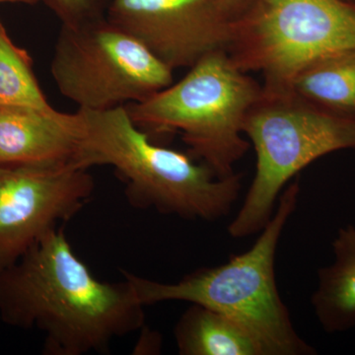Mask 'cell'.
<instances>
[{
  "instance_id": "obj_1",
  "label": "cell",
  "mask_w": 355,
  "mask_h": 355,
  "mask_svg": "<svg viewBox=\"0 0 355 355\" xmlns=\"http://www.w3.org/2000/svg\"><path fill=\"white\" fill-rule=\"evenodd\" d=\"M144 307L128 280L96 279L62 228L0 270V319L43 333L46 355L108 352L144 327Z\"/></svg>"
},
{
  "instance_id": "obj_2",
  "label": "cell",
  "mask_w": 355,
  "mask_h": 355,
  "mask_svg": "<svg viewBox=\"0 0 355 355\" xmlns=\"http://www.w3.org/2000/svg\"><path fill=\"white\" fill-rule=\"evenodd\" d=\"M298 180L280 193L277 211L248 251L227 263L202 268L173 284L123 272L142 305L184 301L219 311L242 324L263 355H312L316 350L298 335L275 279L277 246L287 221L297 207Z\"/></svg>"
},
{
  "instance_id": "obj_3",
  "label": "cell",
  "mask_w": 355,
  "mask_h": 355,
  "mask_svg": "<svg viewBox=\"0 0 355 355\" xmlns=\"http://www.w3.org/2000/svg\"><path fill=\"white\" fill-rule=\"evenodd\" d=\"M85 132L76 161L112 166L130 203L188 220L227 216L241 191V175L220 178L190 156L160 146L135 125L127 108L84 111Z\"/></svg>"
},
{
  "instance_id": "obj_4",
  "label": "cell",
  "mask_w": 355,
  "mask_h": 355,
  "mask_svg": "<svg viewBox=\"0 0 355 355\" xmlns=\"http://www.w3.org/2000/svg\"><path fill=\"white\" fill-rule=\"evenodd\" d=\"M189 69L177 83L125 108L149 135L180 132L191 153L216 176H232L251 146L243 127L261 85L227 51H212Z\"/></svg>"
},
{
  "instance_id": "obj_5",
  "label": "cell",
  "mask_w": 355,
  "mask_h": 355,
  "mask_svg": "<svg viewBox=\"0 0 355 355\" xmlns=\"http://www.w3.org/2000/svg\"><path fill=\"white\" fill-rule=\"evenodd\" d=\"M245 137L257 155L256 175L229 235L261 232L287 183L317 159L355 150V116L318 106L291 88L266 89L248 114Z\"/></svg>"
},
{
  "instance_id": "obj_6",
  "label": "cell",
  "mask_w": 355,
  "mask_h": 355,
  "mask_svg": "<svg viewBox=\"0 0 355 355\" xmlns=\"http://www.w3.org/2000/svg\"><path fill=\"white\" fill-rule=\"evenodd\" d=\"M355 49V4L345 0H259L236 21L229 57L261 72L263 88H289L303 69Z\"/></svg>"
},
{
  "instance_id": "obj_7",
  "label": "cell",
  "mask_w": 355,
  "mask_h": 355,
  "mask_svg": "<svg viewBox=\"0 0 355 355\" xmlns=\"http://www.w3.org/2000/svg\"><path fill=\"white\" fill-rule=\"evenodd\" d=\"M51 73L60 94L84 111L142 102L173 83V70L106 15L62 25Z\"/></svg>"
},
{
  "instance_id": "obj_8",
  "label": "cell",
  "mask_w": 355,
  "mask_h": 355,
  "mask_svg": "<svg viewBox=\"0 0 355 355\" xmlns=\"http://www.w3.org/2000/svg\"><path fill=\"white\" fill-rule=\"evenodd\" d=\"M87 168L76 161L0 167V270L13 265L94 193Z\"/></svg>"
},
{
  "instance_id": "obj_9",
  "label": "cell",
  "mask_w": 355,
  "mask_h": 355,
  "mask_svg": "<svg viewBox=\"0 0 355 355\" xmlns=\"http://www.w3.org/2000/svg\"><path fill=\"white\" fill-rule=\"evenodd\" d=\"M106 17L173 71L227 51L235 24L223 0H110Z\"/></svg>"
},
{
  "instance_id": "obj_10",
  "label": "cell",
  "mask_w": 355,
  "mask_h": 355,
  "mask_svg": "<svg viewBox=\"0 0 355 355\" xmlns=\"http://www.w3.org/2000/svg\"><path fill=\"white\" fill-rule=\"evenodd\" d=\"M84 130L79 109L69 114L53 108L0 106V167L76 161Z\"/></svg>"
},
{
  "instance_id": "obj_11",
  "label": "cell",
  "mask_w": 355,
  "mask_h": 355,
  "mask_svg": "<svg viewBox=\"0 0 355 355\" xmlns=\"http://www.w3.org/2000/svg\"><path fill=\"white\" fill-rule=\"evenodd\" d=\"M335 260L320 268L318 286L311 297L318 321L329 334L355 327V226L338 229L333 241Z\"/></svg>"
},
{
  "instance_id": "obj_12",
  "label": "cell",
  "mask_w": 355,
  "mask_h": 355,
  "mask_svg": "<svg viewBox=\"0 0 355 355\" xmlns=\"http://www.w3.org/2000/svg\"><path fill=\"white\" fill-rule=\"evenodd\" d=\"M174 336L181 355H263L242 324L207 306L191 304L178 320Z\"/></svg>"
},
{
  "instance_id": "obj_13",
  "label": "cell",
  "mask_w": 355,
  "mask_h": 355,
  "mask_svg": "<svg viewBox=\"0 0 355 355\" xmlns=\"http://www.w3.org/2000/svg\"><path fill=\"white\" fill-rule=\"evenodd\" d=\"M289 88L318 106L355 116V49L310 64Z\"/></svg>"
},
{
  "instance_id": "obj_14",
  "label": "cell",
  "mask_w": 355,
  "mask_h": 355,
  "mask_svg": "<svg viewBox=\"0 0 355 355\" xmlns=\"http://www.w3.org/2000/svg\"><path fill=\"white\" fill-rule=\"evenodd\" d=\"M0 106L51 109L33 70L29 53L14 44L0 20Z\"/></svg>"
},
{
  "instance_id": "obj_15",
  "label": "cell",
  "mask_w": 355,
  "mask_h": 355,
  "mask_svg": "<svg viewBox=\"0 0 355 355\" xmlns=\"http://www.w3.org/2000/svg\"><path fill=\"white\" fill-rule=\"evenodd\" d=\"M62 21V25H76L104 15L103 0H42Z\"/></svg>"
},
{
  "instance_id": "obj_16",
  "label": "cell",
  "mask_w": 355,
  "mask_h": 355,
  "mask_svg": "<svg viewBox=\"0 0 355 355\" xmlns=\"http://www.w3.org/2000/svg\"><path fill=\"white\" fill-rule=\"evenodd\" d=\"M233 20L238 21L247 15L256 6L259 0H223Z\"/></svg>"
},
{
  "instance_id": "obj_17",
  "label": "cell",
  "mask_w": 355,
  "mask_h": 355,
  "mask_svg": "<svg viewBox=\"0 0 355 355\" xmlns=\"http://www.w3.org/2000/svg\"><path fill=\"white\" fill-rule=\"evenodd\" d=\"M42 0H0V3L36 4Z\"/></svg>"
},
{
  "instance_id": "obj_18",
  "label": "cell",
  "mask_w": 355,
  "mask_h": 355,
  "mask_svg": "<svg viewBox=\"0 0 355 355\" xmlns=\"http://www.w3.org/2000/svg\"><path fill=\"white\" fill-rule=\"evenodd\" d=\"M345 1L350 2V3H354L355 4V0H345Z\"/></svg>"
}]
</instances>
